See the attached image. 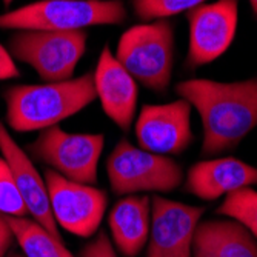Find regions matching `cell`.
Masks as SVG:
<instances>
[{
    "instance_id": "5",
    "label": "cell",
    "mask_w": 257,
    "mask_h": 257,
    "mask_svg": "<svg viewBox=\"0 0 257 257\" xmlns=\"http://www.w3.org/2000/svg\"><path fill=\"white\" fill-rule=\"evenodd\" d=\"M111 190L120 196L171 193L183 180L180 165L168 156L154 154L122 139L106 159Z\"/></svg>"
},
{
    "instance_id": "18",
    "label": "cell",
    "mask_w": 257,
    "mask_h": 257,
    "mask_svg": "<svg viewBox=\"0 0 257 257\" xmlns=\"http://www.w3.org/2000/svg\"><path fill=\"white\" fill-rule=\"evenodd\" d=\"M216 213L239 222L257 239V191L251 186L226 194Z\"/></svg>"
},
{
    "instance_id": "22",
    "label": "cell",
    "mask_w": 257,
    "mask_h": 257,
    "mask_svg": "<svg viewBox=\"0 0 257 257\" xmlns=\"http://www.w3.org/2000/svg\"><path fill=\"white\" fill-rule=\"evenodd\" d=\"M20 76L19 68L14 63L13 56L10 54L8 48L0 43V80L17 79Z\"/></svg>"
},
{
    "instance_id": "10",
    "label": "cell",
    "mask_w": 257,
    "mask_h": 257,
    "mask_svg": "<svg viewBox=\"0 0 257 257\" xmlns=\"http://www.w3.org/2000/svg\"><path fill=\"white\" fill-rule=\"evenodd\" d=\"M139 147L154 154H180L193 140L191 103L179 99L163 105H145L136 120Z\"/></svg>"
},
{
    "instance_id": "1",
    "label": "cell",
    "mask_w": 257,
    "mask_h": 257,
    "mask_svg": "<svg viewBox=\"0 0 257 257\" xmlns=\"http://www.w3.org/2000/svg\"><path fill=\"white\" fill-rule=\"evenodd\" d=\"M176 92L200 114L202 156L234 150L257 126V77L242 82L191 79L177 83Z\"/></svg>"
},
{
    "instance_id": "14",
    "label": "cell",
    "mask_w": 257,
    "mask_h": 257,
    "mask_svg": "<svg viewBox=\"0 0 257 257\" xmlns=\"http://www.w3.org/2000/svg\"><path fill=\"white\" fill-rule=\"evenodd\" d=\"M257 185V168L234 157L197 162L186 173L185 190L202 200H216Z\"/></svg>"
},
{
    "instance_id": "9",
    "label": "cell",
    "mask_w": 257,
    "mask_h": 257,
    "mask_svg": "<svg viewBox=\"0 0 257 257\" xmlns=\"http://www.w3.org/2000/svg\"><path fill=\"white\" fill-rule=\"evenodd\" d=\"M190 23V46L186 68L196 69L219 59L234 40L239 0L202 4L186 14Z\"/></svg>"
},
{
    "instance_id": "24",
    "label": "cell",
    "mask_w": 257,
    "mask_h": 257,
    "mask_svg": "<svg viewBox=\"0 0 257 257\" xmlns=\"http://www.w3.org/2000/svg\"><path fill=\"white\" fill-rule=\"evenodd\" d=\"M249 4H251V8H252L254 14L257 16V0H249Z\"/></svg>"
},
{
    "instance_id": "7",
    "label": "cell",
    "mask_w": 257,
    "mask_h": 257,
    "mask_svg": "<svg viewBox=\"0 0 257 257\" xmlns=\"http://www.w3.org/2000/svg\"><path fill=\"white\" fill-rule=\"evenodd\" d=\"M103 147V134H71L54 125L40 131L30 153L69 180L94 185Z\"/></svg>"
},
{
    "instance_id": "15",
    "label": "cell",
    "mask_w": 257,
    "mask_h": 257,
    "mask_svg": "<svg viewBox=\"0 0 257 257\" xmlns=\"http://www.w3.org/2000/svg\"><path fill=\"white\" fill-rule=\"evenodd\" d=\"M111 237L125 257H136L148 242L151 228V200L131 194L115 202L108 216Z\"/></svg>"
},
{
    "instance_id": "16",
    "label": "cell",
    "mask_w": 257,
    "mask_h": 257,
    "mask_svg": "<svg viewBox=\"0 0 257 257\" xmlns=\"http://www.w3.org/2000/svg\"><path fill=\"white\" fill-rule=\"evenodd\" d=\"M193 257H257V240L236 220L199 222Z\"/></svg>"
},
{
    "instance_id": "23",
    "label": "cell",
    "mask_w": 257,
    "mask_h": 257,
    "mask_svg": "<svg viewBox=\"0 0 257 257\" xmlns=\"http://www.w3.org/2000/svg\"><path fill=\"white\" fill-rule=\"evenodd\" d=\"M14 232L7 220V216L0 214V257H5V254L8 252L11 243H13Z\"/></svg>"
},
{
    "instance_id": "20",
    "label": "cell",
    "mask_w": 257,
    "mask_h": 257,
    "mask_svg": "<svg viewBox=\"0 0 257 257\" xmlns=\"http://www.w3.org/2000/svg\"><path fill=\"white\" fill-rule=\"evenodd\" d=\"M0 214L7 217H27L28 208L17 188L7 160L0 156Z\"/></svg>"
},
{
    "instance_id": "6",
    "label": "cell",
    "mask_w": 257,
    "mask_h": 257,
    "mask_svg": "<svg viewBox=\"0 0 257 257\" xmlns=\"http://www.w3.org/2000/svg\"><path fill=\"white\" fill-rule=\"evenodd\" d=\"M88 33L74 31H17L8 45L13 59L28 63L45 83L73 79L74 69L86 51Z\"/></svg>"
},
{
    "instance_id": "19",
    "label": "cell",
    "mask_w": 257,
    "mask_h": 257,
    "mask_svg": "<svg viewBox=\"0 0 257 257\" xmlns=\"http://www.w3.org/2000/svg\"><path fill=\"white\" fill-rule=\"evenodd\" d=\"M206 0H133L134 13L140 20L168 19L183 11H190Z\"/></svg>"
},
{
    "instance_id": "13",
    "label": "cell",
    "mask_w": 257,
    "mask_h": 257,
    "mask_svg": "<svg viewBox=\"0 0 257 257\" xmlns=\"http://www.w3.org/2000/svg\"><path fill=\"white\" fill-rule=\"evenodd\" d=\"M0 153L13 173L17 188L28 208V214L33 216L34 220L48 229L51 234L62 239L51 211L45 179L39 174L28 154H25V151L17 145L4 123H0Z\"/></svg>"
},
{
    "instance_id": "3",
    "label": "cell",
    "mask_w": 257,
    "mask_h": 257,
    "mask_svg": "<svg viewBox=\"0 0 257 257\" xmlns=\"http://www.w3.org/2000/svg\"><path fill=\"white\" fill-rule=\"evenodd\" d=\"M126 17L120 0H40L0 14V30L74 31L120 25Z\"/></svg>"
},
{
    "instance_id": "8",
    "label": "cell",
    "mask_w": 257,
    "mask_h": 257,
    "mask_svg": "<svg viewBox=\"0 0 257 257\" xmlns=\"http://www.w3.org/2000/svg\"><path fill=\"white\" fill-rule=\"evenodd\" d=\"M43 179L57 226L79 237L96 234L106 211V193L92 185L69 180L50 168L45 170Z\"/></svg>"
},
{
    "instance_id": "17",
    "label": "cell",
    "mask_w": 257,
    "mask_h": 257,
    "mask_svg": "<svg viewBox=\"0 0 257 257\" xmlns=\"http://www.w3.org/2000/svg\"><path fill=\"white\" fill-rule=\"evenodd\" d=\"M14 237L27 257H74L62 239L28 217H7Z\"/></svg>"
},
{
    "instance_id": "12",
    "label": "cell",
    "mask_w": 257,
    "mask_h": 257,
    "mask_svg": "<svg viewBox=\"0 0 257 257\" xmlns=\"http://www.w3.org/2000/svg\"><path fill=\"white\" fill-rule=\"evenodd\" d=\"M92 77L105 114L122 131H130L137 108L139 88L134 77L115 59L108 45L103 46Z\"/></svg>"
},
{
    "instance_id": "21",
    "label": "cell",
    "mask_w": 257,
    "mask_h": 257,
    "mask_svg": "<svg viewBox=\"0 0 257 257\" xmlns=\"http://www.w3.org/2000/svg\"><path fill=\"white\" fill-rule=\"evenodd\" d=\"M80 257H117V252H115L106 232L99 231L97 237L82 248Z\"/></svg>"
},
{
    "instance_id": "11",
    "label": "cell",
    "mask_w": 257,
    "mask_h": 257,
    "mask_svg": "<svg viewBox=\"0 0 257 257\" xmlns=\"http://www.w3.org/2000/svg\"><path fill=\"white\" fill-rule=\"evenodd\" d=\"M205 213L202 206L153 197L147 257H193V237Z\"/></svg>"
},
{
    "instance_id": "25",
    "label": "cell",
    "mask_w": 257,
    "mask_h": 257,
    "mask_svg": "<svg viewBox=\"0 0 257 257\" xmlns=\"http://www.w3.org/2000/svg\"><path fill=\"white\" fill-rule=\"evenodd\" d=\"M2 2H4V5H5V7H10V5L14 2V0H2Z\"/></svg>"
},
{
    "instance_id": "4",
    "label": "cell",
    "mask_w": 257,
    "mask_h": 257,
    "mask_svg": "<svg viewBox=\"0 0 257 257\" xmlns=\"http://www.w3.org/2000/svg\"><path fill=\"white\" fill-rule=\"evenodd\" d=\"M115 59L144 86L163 94L174 66V28L167 19L126 30L117 45Z\"/></svg>"
},
{
    "instance_id": "2",
    "label": "cell",
    "mask_w": 257,
    "mask_h": 257,
    "mask_svg": "<svg viewBox=\"0 0 257 257\" xmlns=\"http://www.w3.org/2000/svg\"><path fill=\"white\" fill-rule=\"evenodd\" d=\"M97 97L92 73L63 82L7 89V122L17 133L42 131L73 117Z\"/></svg>"
}]
</instances>
